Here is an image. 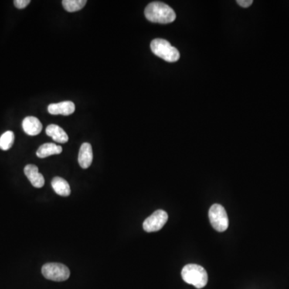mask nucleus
I'll list each match as a JSON object with an SVG mask.
<instances>
[{
    "instance_id": "f257e3e1",
    "label": "nucleus",
    "mask_w": 289,
    "mask_h": 289,
    "mask_svg": "<svg viewBox=\"0 0 289 289\" xmlns=\"http://www.w3.org/2000/svg\"><path fill=\"white\" fill-rule=\"evenodd\" d=\"M144 15L150 22L158 24H171L176 19L174 10L161 2L150 3L144 9Z\"/></svg>"
},
{
    "instance_id": "2eb2a0df",
    "label": "nucleus",
    "mask_w": 289,
    "mask_h": 289,
    "mask_svg": "<svg viewBox=\"0 0 289 289\" xmlns=\"http://www.w3.org/2000/svg\"><path fill=\"white\" fill-rule=\"evenodd\" d=\"M15 140L13 132L7 131L0 137V149L2 150H8L11 148Z\"/></svg>"
},
{
    "instance_id": "f8f14e48",
    "label": "nucleus",
    "mask_w": 289,
    "mask_h": 289,
    "mask_svg": "<svg viewBox=\"0 0 289 289\" xmlns=\"http://www.w3.org/2000/svg\"><path fill=\"white\" fill-rule=\"evenodd\" d=\"M52 187L55 192L60 196L68 197L70 195L71 189L69 182L60 177H55L52 179Z\"/></svg>"
},
{
    "instance_id": "20e7f679",
    "label": "nucleus",
    "mask_w": 289,
    "mask_h": 289,
    "mask_svg": "<svg viewBox=\"0 0 289 289\" xmlns=\"http://www.w3.org/2000/svg\"><path fill=\"white\" fill-rule=\"evenodd\" d=\"M42 274L45 278L52 281H65L70 276V271L67 266L58 263H48L42 267Z\"/></svg>"
},
{
    "instance_id": "7ed1b4c3",
    "label": "nucleus",
    "mask_w": 289,
    "mask_h": 289,
    "mask_svg": "<svg viewBox=\"0 0 289 289\" xmlns=\"http://www.w3.org/2000/svg\"><path fill=\"white\" fill-rule=\"evenodd\" d=\"M150 48L155 56L167 62H176L180 58V53L170 42L163 39H155L150 44Z\"/></svg>"
},
{
    "instance_id": "ddd939ff",
    "label": "nucleus",
    "mask_w": 289,
    "mask_h": 289,
    "mask_svg": "<svg viewBox=\"0 0 289 289\" xmlns=\"http://www.w3.org/2000/svg\"><path fill=\"white\" fill-rule=\"evenodd\" d=\"M62 147L54 143H45L42 144L36 151L38 158H45L48 156L59 154L62 152Z\"/></svg>"
},
{
    "instance_id": "9b49d317",
    "label": "nucleus",
    "mask_w": 289,
    "mask_h": 289,
    "mask_svg": "<svg viewBox=\"0 0 289 289\" xmlns=\"http://www.w3.org/2000/svg\"><path fill=\"white\" fill-rule=\"evenodd\" d=\"M47 135L52 137L57 143L64 144L69 141V136L65 130L56 125H49L46 128Z\"/></svg>"
},
{
    "instance_id": "39448f33",
    "label": "nucleus",
    "mask_w": 289,
    "mask_h": 289,
    "mask_svg": "<svg viewBox=\"0 0 289 289\" xmlns=\"http://www.w3.org/2000/svg\"><path fill=\"white\" fill-rule=\"evenodd\" d=\"M211 224L217 232H225L229 225L228 214L220 204H214L209 210Z\"/></svg>"
},
{
    "instance_id": "f3484780",
    "label": "nucleus",
    "mask_w": 289,
    "mask_h": 289,
    "mask_svg": "<svg viewBox=\"0 0 289 289\" xmlns=\"http://www.w3.org/2000/svg\"><path fill=\"white\" fill-rule=\"evenodd\" d=\"M237 4L243 8H249L253 4L252 0H238Z\"/></svg>"
},
{
    "instance_id": "0eeeda50",
    "label": "nucleus",
    "mask_w": 289,
    "mask_h": 289,
    "mask_svg": "<svg viewBox=\"0 0 289 289\" xmlns=\"http://www.w3.org/2000/svg\"><path fill=\"white\" fill-rule=\"evenodd\" d=\"M24 174L29 180L32 185L36 188H43L45 180L43 174L39 172V169L36 166L29 164L24 168Z\"/></svg>"
},
{
    "instance_id": "4468645a",
    "label": "nucleus",
    "mask_w": 289,
    "mask_h": 289,
    "mask_svg": "<svg viewBox=\"0 0 289 289\" xmlns=\"http://www.w3.org/2000/svg\"><path fill=\"white\" fill-rule=\"evenodd\" d=\"M87 4L86 0H64L63 7L69 12L80 11Z\"/></svg>"
},
{
    "instance_id": "9d476101",
    "label": "nucleus",
    "mask_w": 289,
    "mask_h": 289,
    "mask_svg": "<svg viewBox=\"0 0 289 289\" xmlns=\"http://www.w3.org/2000/svg\"><path fill=\"white\" fill-rule=\"evenodd\" d=\"M23 129L27 134L35 136L40 134L43 129L39 119L35 117H27L23 120Z\"/></svg>"
},
{
    "instance_id": "1a4fd4ad",
    "label": "nucleus",
    "mask_w": 289,
    "mask_h": 289,
    "mask_svg": "<svg viewBox=\"0 0 289 289\" xmlns=\"http://www.w3.org/2000/svg\"><path fill=\"white\" fill-rule=\"evenodd\" d=\"M93 154L91 144L89 143H83L80 147L79 155H78V162L80 167L83 169L89 168L93 162Z\"/></svg>"
},
{
    "instance_id": "f03ea898",
    "label": "nucleus",
    "mask_w": 289,
    "mask_h": 289,
    "mask_svg": "<svg viewBox=\"0 0 289 289\" xmlns=\"http://www.w3.org/2000/svg\"><path fill=\"white\" fill-rule=\"evenodd\" d=\"M182 277L185 283L195 286L196 288H202L208 284V273L200 265H185L182 269Z\"/></svg>"
},
{
    "instance_id": "dca6fc26",
    "label": "nucleus",
    "mask_w": 289,
    "mask_h": 289,
    "mask_svg": "<svg viewBox=\"0 0 289 289\" xmlns=\"http://www.w3.org/2000/svg\"><path fill=\"white\" fill-rule=\"evenodd\" d=\"M31 3L30 0H15L14 4L18 9H24Z\"/></svg>"
},
{
    "instance_id": "6e6552de",
    "label": "nucleus",
    "mask_w": 289,
    "mask_h": 289,
    "mask_svg": "<svg viewBox=\"0 0 289 289\" xmlns=\"http://www.w3.org/2000/svg\"><path fill=\"white\" fill-rule=\"evenodd\" d=\"M75 104L73 102L62 101L56 104H51L48 106V113H51L52 115H60L69 116L75 112Z\"/></svg>"
},
{
    "instance_id": "423d86ee",
    "label": "nucleus",
    "mask_w": 289,
    "mask_h": 289,
    "mask_svg": "<svg viewBox=\"0 0 289 289\" xmlns=\"http://www.w3.org/2000/svg\"><path fill=\"white\" fill-rule=\"evenodd\" d=\"M168 220V215L163 210H158L143 222V229L147 232H158Z\"/></svg>"
}]
</instances>
